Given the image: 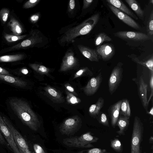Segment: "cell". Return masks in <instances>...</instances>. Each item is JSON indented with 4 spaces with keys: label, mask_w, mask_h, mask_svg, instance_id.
<instances>
[{
    "label": "cell",
    "mask_w": 153,
    "mask_h": 153,
    "mask_svg": "<svg viewBox=\"0 0 153 153\" xmlns=\"http://www.w3.org/2000/svg\"><path fill=\"white\" fill-rule=\"evenodd\" d=\"M9 103L12 110L24 124L34 131L38 129L40 122L26 101L19 98H12Z\"/></svg>",
    "instance_id": "6da1fadb"
},
{
    "label": "cell",
    "mask_w": 153,
    "mask_h": 153,
    "mask_svg": "<svg viewBox=\"0 0 153 153\" xmlns=\"http://www.w3.org/2000/svg\"><path fill=\"white\" fill-rule=\"evenodd\" d=\"M99 18V13L95 14L77 26L68 29L60 38V43L65 44L73 42L78 36L88 33L97 24Z\"/></svg>",
    "instance_id": "7a4b0ae2"
},
{
    "label": "cell",
    "mask_w": 153,
    "mask_h": 153,
    "mask_svg": "<svg viewBox=\"0 0 153 153\" xmlns=\"http://www.w3.org/2000/svg\"><path fill=\"white\" fill-rule=\"evenodd\" d=\"M99 139L90 132L84 133L79 136H75L64 139L63 143L68 147L88 148L94 147L92 143L97 142Z\"/></svg>",
    "instance_id": "3957f363"
},
{
    "label": "cell",
    "mask_w": 153,
    "mask_h": 153,
    "mask_svg": "<svg viewBox=\"0 0 153 153\" xmlns=\"http://www.w3.org/2000/svg\"><path fill=\"white\" fill-rule=\"evenodd\" d=\"M144 127L140 118H134L131 140L130 153H142V142L143 140Z\"/></svg>",
    "instance_id": "277c9868"
},
{
    "label": "cell",
    "mask_w": 153,
    "mask_h": 153,
    "mask_svg": "<svg viewBox=\"0 0 153 153\" xmlns=\"http://www.w3.org/2000/svg\"><path fill=\"white\" fill-rule=\"evenodd\" d=\"M3 119L9 129L14 142L20 153H32L26 140L10 120L5 117Z\"/></svg>",
    "instance_id": "5b68a950"
},
{
    "label": "cell",
    "mask_w": 153,
    "mask_h": 153,
    "mask_svg": "<svg viewBox=\"0 0 153 153\" xmlns=\"http://www.w3.org/2000/svg\"><path fill=\"white\" fill-rule=\"evenodd\" d=\"M43 38L40 31L38 30L31 31L30 36L19 43L10 48L8 51H11L33 47L42 43Z\"/></svg>",
    "instance_id": "8992f818"
},
{
    "label": "cell",
    "mask_w": 153,
    "mask_h": 153,
    "mask_svg": "<svg viewBox=\"0 0 153 153\" xmlns=\"http://www.w3.org/2000/svg\"><path fill=\"white\" fill-rule=\"evenodd\" d=\"M82 123L81 119L78 116H72L63 122L59 127V131L62 134L71 135L80 128Z\"/></svg>",
    "instance_id": "52a82bcc"
},
{
    "label": "cell",
    "mask_w": 153,
    "mask_h": 153,
    "mask_svg": "<svg viewBox=\"0 0 153 153\" xmlns=\"http://www.w3.org/2000/svg\"><path fill=\"white\" fill-rule=\"evenodd\" d=\"M123 72L122 64L119 62L114 67L109 77L108 88L111 95L115 91L121 81Z\"/></svg>",
    "instance_id": "ba28073f"
},
{
    "label": "cell",
    "mask_w": 153,
    "mask_h": 153,
    "mask_svg": "<svg viewBox=\"0 0 153 153\" xmlns=\"http://www.w3.org/2000/svg\"><path fill=\"white\" fill-rule=\"evenodd\" d=\"M114 34L115 36L125 40L142 42L150 39L149 36L144 33L132 31H119Z\"/></svg>",
    "instance_id": "9c48e42d"
},
{
    "label": "cell",
    "mask_w": 153,
    "mask_h": 153,
    "mask_svg": "<svg viewBox=\"0 0 153 153\" xmlns=\"http://www.w3.org/2000/svg\"><path fill=\"white\" fill-rule=\"evenodd\" d=\"M0 132L14 153H20L13 138L12 134L0 115Z\"/></svg>",
    "instance_id": "30bf717a"
},
{
    "label": "cell",
    "mask_w": 153,
    "mask_h": 153,
    "mask_svg": "<svg viewBox=\"0 0 153 153\" xmlns=\"http://www.w3.org/2000/svg\"><path fill=\"white\" fill-rule=\"evenodd\" d=\"M107 5L112 13L120 20L129 26L135 29L139 30V25L131 17L115 7L108 3Z\"/></svg>",
    "instance_id": "8fae6325"
},
{
    "label": "cell",
    "mask_w": 153,
    "mask_h": 153,
    "mask_svg": "<svg viewBox=\"0 0 153 153\" xmlns=\"http://www.w3.org/2000/svg\"><path fill=\"white\" fill-rule=\"evenodd\" d=\"M102 79L101 73H100L96 77L90 79L86 85L82 88L85 94L88 96L94 94L100 86Z\"/></svg>",
    "instance_id": "7c38bea8"
},
{
    "label": "cell",
    "mask_w": 153,
    "mask_h": 153,
    "mask_svg": "<svg viewBox=\"0 0 153 153\" xmlns=\"http://www.w3.org/2000/svg\"><path fill=\"white\" fill-rule=\"evenodd\" d=\"M99 57L103 61L110 60L115 54V49L111 44H105L98 46L96 50Z\"/></svg>",
    "instance_id": "4fadbf2b"
},
{
    "label": "cell",
    "mask_w": 153,
    "mask_h": 153,
    "mask_svg": "<svg viewBox=\"0 0 153 153\" xmlns=\"http://www.w3.org/2000/svg\"><path fill=\"white\" fill-rule=\"evenodd\" d=\"M78 63V60L74 56V52L71 51H68L62 59L60 71H67L75 67Z\"/></svg>",
    "instance_id": "5bb4252c"
},
{
    "label": "cell",
    "mask_w": 153,
    "mask_h": 153,
    "mask_svg": "<svg viewBox=\"0 0 153 153\" xmlns=\"http://www.w3.org/2000/svg\"><path fill=\"white\" fill-rule=\"evenodd\" d=\"M147 84L144 82L142 76H140L138 85L139 95L143 105L147 113H148V107L149 105L147 98Z\"/></svg>",
    "instance_id": "9a60e30c"
},
{
    "label": "cell",
    "mask_w": 153,
    "mask_h": 153,
    "mask_svg": "<svg viewBox=\"0 0 153 153\" xmlns=\"http://www.w3.org/2000/svg\"><path fill=\"white\" fill-rule=\"evenodd\" d=\"M77 47L81 53L90 61L99 62V57L96 50L81 45H78Z\"/></svg>",
    "instance_id": "2e32d148"
},
{
    "label": "cell",
    "mask_w": 153,
    "mask_h": 153,
    "mask_svg": "<svg viewBox=\"0 0 153 153\" xmlns=\"http://www.w3.org/2000/svg\"><path fill=\"white\" fill-rule=\"evenodd\" d=\"M122 100H120L111 105L108 110L109 114L111 118L112 126L115 128L120 116V107Z\"/></svg>",
    "instance_id": "e0dca14e"
},
{
    "label": "cell",
    "mask_w": 153,
    "mask_h": 153,
    "mask_svg": "<svg viewBox=\"0 0 153 153\" xmlns=\"http://www.w3.org/2000/svg\"><path fill=\"white\" fill-rule=\"evenodd\" d=\"M108 3L115 7L128 16H130L136 19L138 18L126 5L123 2L120 0H106Z\"/></svg>",
    "instance_id": "ac0fdd59"
},
{
    "label": "cell",
    "mask_w": 153,
    "mask_h": 153,
    "mask_svg": "<svg viewBox=\"0 0 153 153\" xmlns=\"http://www.w3.org/2000/svg\"><path fill=\"white\" fill-rule=\"evenodd\" d=\"M45 90L52 100L56 103H62L65 101L62 94L54 88L48 86L45 88Z\"/></svg>",
    "instance_id": "d6986e66"
},
{
    "label": "cell",
    "mask_w": 153,
    "mask_h": 153,
    "mask_svg": "<svg viewBox=\"0 0 153 153\" xmlns=\"http://www.w3.org/2000/svg\"><path fill=\"white\" fill-rule=\"evenodd\" d=\"M129 124V118L123 115L120 116L116 124L119 128V130L117 131V133L119 135H125Z\"/></svg>",
    "instance_id": "ffe728a7"
},
{
    "label": "cell",
    "mask_w": 153,
    "mask_h": 153,
    "mask_svg": "<svg viewBox=\"0 0 153 153\" xmlns=\"http://www.w3.org/2000/svg\"><path fill=\"white\" fill-rule=\"evenodd\" d=\"M0 79L21 88L25 87L27 85L25 81L19 78L9 75L0 74Z\"/></svg>",
    "instance_id": "44dd1931"
},
{
    "label": "cell",
    "mask_w": 153,
    "mask_h": 153,
    "mask_svg": "<svg viewBox=\"0 0 153 153\" xmlns=\"http://www.w3.org/2000/svg\"><path fill=\"white\" fill-rule=\"evenodd\" d=\"M8 25L14 35L19 36L23 31L22 26L14 17L11 16Z\"/></svg>",
    "instance_id": "7402d4cb"
},
{
    "label": "cell",
    "mask_w": 153,
    "mask_h": 153,
    "mask_svg": "<svg viewBox=\"0 0 153 153\" xmlns=\"http://www.w3.org/2000/svg\"><path fill=\"white\" fill-rule=\"evenodd\" d=\"M104 102V99L100 97L96 103L91 105L89 108L88 112L90 116L94 118L96 117L103 107Z\"/></svg>",
    "instance_id": "603a6c76"
},
{
    "label": "cell",
    "mask_w": 153,
    "mask_h": 153,
    "mask_svg": "<svg viewBox=\"0 0 153 153\" xmlns=\"http://www.w3.org/2000/svg\"><path fill=\"white\" fill-rule=\"evenodd\" d=\"M130 7L134 11L140 19H143L144 17V11L141 9L138 3L135 0H125Z\"/></svg>",
    "instance_id": "cb8c5ba5"
},
{
    "label": "cell",
    "mask_w": 153,
    "mask_h": 153,
    "mask_svg": "<svg viewBox=\"0 0 153 153\" xmlns=\"http://www.w3.org/2000/svg\"><path fill=\"white\" fill-rule=\"evenodd\" d=\"M120 114L128 118H129L131 116V112L130 104L129 101L127 99L122 100Z\"/></svg>",
    "instance_id": "d4e9b609"
},
{
    "label": "cell",
    "mask_w": 153,
    "mask_h": 153,
    "mask_svg": "<svg viewBox=\"0 0 153 153\" xmlns=\"http://www.w3.org/2000/svg\"><path fill=\"white\" fill-rule=\"evenodd\" d=\"M24 54H19L11 55H6L0 56V62H10L17 61L22 59Z\"/></svg>",
    "instance_id": "484cf974"
},
{
    "label": "cell",
    "mask_w": 153,
    "mask_h": 153,
    "mask_svg": "<svg viewBox=\"0 0 153 153\" xmlns=\"http://www.w3.org/2000/svg\"><path fill=\"white\" fill-rule=\"evenodd\" d=\"M134 62L144 66L148 68L150 71H153V56H152L149 58L144 60H140L137 58L132 59Z\"/></svg>",
    "instance_id": "4316f807"
},
{
    "label": "cell",
    "mask_w": 153,
    "mask_h": 153,
    "mask_svg": "<svg viewBox=\"0 0 153 153\" xmlns=\"http://www.w3.org/2000/svg\"><path fill=\"white\" fill-rule=\"evenodd\" d=\"M112 40L111 38L104 32L99 33L96 37L94 41L96 46H99L103 42H110Z\"/></svg>",
    "instance_id": "83f0119b"
},
{
    "label": "cell",
    "mask_w": 153,
    "mask_h": 153,
    "mask_svg": "<svg viewBox=\"0 0 153 153\" xmlns=\"http://www.w3.org/2000/svg\"><path fill=\"white\" fill-rule=\"evenodd\" d=\"M29 65L35 71L41 74L47 75L50 71L49 68L40 64L32 63L30 64Z\"/></svg>",
    "instance_id": "f1b7e54d"
},
{
    "label": "cell",
    "mask_w": 153,
    "mask_h": 153,
    "mask_svg": "<svg viewBox=\"0 0 153 153\" xmlns=\"http://www.w3.org/2000/svg\"><path fill=\"white\" fill-rule=\"evenodd\" d=\"M111 147L116 152L121 153L123 151V146L120 141L117 138H114L110 141Z\"/></svg>",
    "instance_id": "f546056e"
},
{
    "label": "cell",
    "mask_w": 153,
    "mask_h": 153,
    "mask_svg": "<svg viewBox=\"0 0 153 153\" xmlns=\"http://www.w3.org/2000/svg\"><path fill=\"white\" fill-rule=\"evenodd\" d=\"M93 74V72L87 67L83 68L78 71L74 74V78L81 76H91Z\"/></svg>",
    "instance_id": "4dcf8cb0"
},
{
    "label": "cell",
    "mask_w": 153,
    "mask_h": 153,
    "mask_svg": "<svg viewBox=\"0 0 153 153\" xmlns=\"http://www.w3.org/2000/svg\"><path fill=\"white\" fill-rule=\"evenodd\" d=\"M27 36V35L16 36L4 33V37L7 42H12L22 39Z\"/></svg>",
    "instance_id": "1f68e13d"
},
{
    "label": "cell",
    "mask_w": 153,
    "mask_h": 153,
    "mask_svg": "<svg viewBox=\"0 0 153 153\" xmlns=\"http://www.w3.org/2000/svg\"><path fill=\"white\" fill-rule=\"evenodd\" d=\"M66 93L67 95L66 100L68 103L75 104L81 102L80 99L76 97L72 93L67 91H66Z\"/></svg>",
    "instance_id": "d6a6232c"
},
{
    "label": "cell",
    "mask_w": 153,
    "mask_h": 153,
    "mask_svg": "<svg viewBox=\"0 0 153 153\" xmlns=\"http://www.w3.org/2000/svg\"><path fill=\"white\" fill-rule=\"evenodd\" d=\"M98 122L101 124L107 127H109L108 118L105 114L102 112H100L97 116Z\"/></svg>",
    "instance_id": "836d02e7"
},
{
    "label": "cell",
    "mask_w": 153,
    "mask_h": 153,
    "mask_svg": "<svg viewBox=\"0 0 153 153\" xmlns=\"http://www.w3.org/2000/svg\"><path fill=\"white\" fill-rule=\"evenodd\" d=\"M147 31L148 35L151 36L153 35V10H152L150 15L148 22Z\"/></svg>",
    "instance_id": "e575fe53"
},
{
    "label": "cell",
    "mask_w": 153,
    "mask_h": 153,
    "mask_svg": "<svg viewBox=\"0 0 153 153\" xmlns=\"http://www.w3.org/2000/svg\"><path fill=\"white\" fill-rule=\"evenodd\" d=\"M10 11L6 8H3L0 11V18L3 23H5L8 19Z\"/></svg>",
    "instance_id": "d590c367"
},
{
    "label": "cell",
    "mask_w": 153,
    "mask_h": 153,
    "mask_svg": "<svg viewBox=\"0 0 153 153\" xmlns=\"http://www.w3.org/2000/svg\"><path fill=\"white\" fill-rule=\"evenodd\" d=\"M105 149L100 148H94L79 152V153H105L107 152Z\"/></svg>",
    "instance_id": "8d00e7d4"
},
{
    "label": "cell",
    "mask_w": 153,
    "mask_h": 153,
    "mask_svg": "<svg viewBox=\"0 0 153 153\" xmlns=\"http://www.w3.org/2000/svg\"><path fill=\"white\" fill-rule=\"evenodd\" d=\"M40 1V0H29L24 4L23 7L25 9L33 7L38 4Z\"/></svg>",
    "instance_id": "74e56055"
},
{
    "label": "cell",
    "mask_w": 153,
    "mask_h": 153,
    "mask_svg": "<svg viewBox=\"0 0 153 153\" xmlns=\"http://www.w3.org/2000/svg\"><path fill=\"white\" fill-rule=\"evenodd\" d=\"M151 76L149 82V85L151 88V94L148 100V103L149 102L153 96V71H150Z\"/></svg>",
    "instance_id": "f35d334b"
},
{
    "label": "cell",
    "mask_w": 153,
    "mask_h": 153,
    "mask_svg": "<svg viewBox=\"0 0 153 153\" xmlns=\"http://www.w3.org/2000/svg\"><path fill=\"white\" fill-rule=\"evenodd\" d=\"M33 147L36 153H46L43 148L38 144H35Z\"/></svg>",
    "instance_id": "ab89813d"
},
{
    "label": "cell",
    "mask_w": 153,
    "mask_h": 153,
    "mask_svg": "<svg viewBox=\"0 0 153 153\" xmlns=\"http://www.w3.org/2000/svg\"><path fill=\"white\" fill-rule=\"evenodd\" d=\"M75 6V2L74 0H70L69 1L68 5V11L71 13L73 12Z\"/></svg>",
    "instance_id": "60d3db41"
},
{
    "label": "cell",
    "mask_w": 153,
    "mask_h": 153,
    "mask_svg": "<svg viewBox=\"0 0 153 153\" xmlns=\"http://www.w3.org/2000/svg\"><path fill=\"white\" fill-rule=\"evenodd\" d=\"M39 18V14L38 13H36L32 15L30 17V19L32 23H34L38 21Z\"/></svg>",
    "instance_id": "b9f144b4"
},
{
    "label": "cell",
    "mask_w": 153,
    "mask_h": 153,
    "mask_svg": "<svg viewBox=\"0 0 153 153\" xmlns=\"http://www.w3.org/2000/svg\"><path fill=\"white\" fill-rule=\"evenodd\" d=\"M93 0H84L83 1V9H86L92 4Z\"/></svg>",
    "instance_id": "7bdbcfd3"
},
{
    "label": "cell",
    "mask_w": 153,
    "mask_h": 153,
    "mask_svg": "<svg viewBox=\"0 0 153 153\" xmlns=\"http://www.w3.org/2000/svg\"><path fill=\"white\" fill-rule=\"evenodd\" d=\"M65 88L70 92H71L75 94H76V93L74 91V88L71 85L68 83H67L65 85Z\"/></svg>",
    "instance_id": "ee69618b"
},
{
    "label": "cell",
    "mask_w": 153,
    "mask_h": 153,
    "mask_svg": "<svg viewBox=\"0 0 153 153\" xmlns=\"http://www.w3.org/2000/svg\"><path fill=\"white\" fill-rule=\"evenodd\" d=\"M0 74L7 75L10 76L9 72L5 69L0 67Z\"/></svg>",
    "instance_id": "f6af8a7d"
},
{
    "label": "cell",
    "mask_w": 153,
    "mask_h": 153,
    "mask_svg": "<svg viewBox=\"0 0 153 153\" xmlns=\"http://www.w3.org/2000/svg\"><path fill=\"white\" fill-rule=\"evenodd\" d=\"M7 143L5 140L0 132V144L2 145H7Z\"/></svg>",
    "instance_id": "bcb514c9"
},
{
    "label": "cell",
    "mask_w": 153,
    "mask_h": 153,
    "mask_svg": "<svg viewBox=\"0 0 153 153\" xmlns=\"http://www.w3.org/2000/svg\"><path fill=\"white\" fill-rule=\"evenodd\" d=\"M21 72L24 74H27L28 73V71L27 69L24 68L22 70Z\"/></svg>",
    "instance_id": "7dc6e473"
},
{
    "label": "cell",
    "mask_w": 153,
    "mask_h": 153,
    "mask_svg": "<svg viewBox=\"0 0 153 153\" xmlns=\"http://www.w3.org/2000/svg\"><path fill=\"white\" fill-rule=\"evenodd\" d=\"M148 113L151 115L152 116H153V107H152L151 108L149 111L148 112Z\"/></svg>",
    "instance_id": "c3c4849f"
},
{
    "label": "cell",
    "mask_w": 153,
    "mask_h": 153,
    "mask_svg": "<svg viewBox=\"0 0 153 153\" xmlns=\"http://www.w3.org/2000/svg\"><path fill=\"white\" fill-rule=\"evenodd\" d=\"M149 142L150 143L152 144L153 143V137L152 136H151L149 139Z\"/></svg>",
    "instance_id": "681fc988"
},
{
    "label": "cell",
    "mask_w": 153,
    "mask_h": 153,
    "mask_svg": "<svg viewBox=\"0 0 153 153\" xmlns=\"http://www.w3.org/2000/svg\"><path fill=\"white\" fill-rule=\"evenodd\" d=\"M150 3H151L152 4H153V0H151L150 1Z\"/></svg>",
    "instance_id": "f907efd6"
},
{
    "label": "cell",
    "mask_w": 153,
    "mask_h": 153,
    "mask_svg": "<svg viewBox=\"0 0 153 153\" xmlns=\"http://www.w3.org/2000/svg\"><path fill=\"white\" fill-rule=\"evenodd\" d=\"M105 153H110V152H108L107 151Z\"/></svg>",
    "instance_id": "816d5d0a"
},
{
    "label": "cell",
    "mask_w": 153,
    "mask_h": 153,
    "mask_svg": "<svg viewBox=\"0 0 153 153\" xmlns=\"http://www.w3.org/2000/svg\"><path fill=\"white\" fill-rule=\"evenodd\" d=\"M144 153H146V152H144Z\"/></svg>",
    "instance_id": "f5cc1de1"
}]
</instances>
